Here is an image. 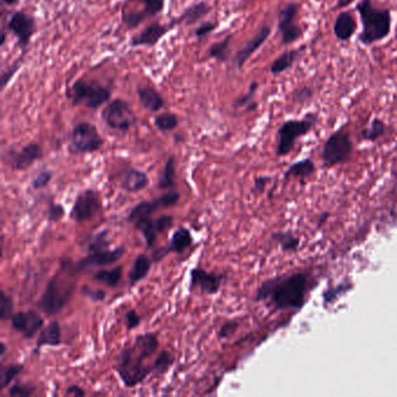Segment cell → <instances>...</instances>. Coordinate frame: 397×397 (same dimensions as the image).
I'll return each instance as SVG.
<instances>
[{"label": "cell", "mask_w": 397, "mask_h": 397, "mask_svg": "<svg viewBox=\"0 0 397 397\" xmlns=\"http://www.w3.org/2000/svg\"><path fill=\"white\" fill-rule=\"evenodd\" d=\"M300 12V4L290 3L285 8L278 12V28L281 34V41L285 46H289L291 43L300 40L303 29L297 23V16Z\"/></svg>", "instance_id": "obj_13"}, {"label": "cell", "mask_w": 397, "mask_h": 397, "mask_svg": "<svg viewBox=\"0 0 397 397\" xmlns=\"http://www.w3.org/2000/svg\"><path fill=\"white\" fill-rule=\"evenodd\" d=\"M154 123L158 131L166 133V132H171L178 128V125H180V118L175 113L166 111V112L158 113V116H155Z\"/></svg>", "instance_id": "obj_34"}, {"label": "cell", "mask_w": 397, "mask_h": 397, "mask_svg": "<svg viewBox=\"0 0 397 397\" xmlns=\"http://www.w3.org/2000/svg\"><path fill=\"white\" fill-rule=\"evenodd\" d=\"M11 324L12 328L21 333L26 339H32L43 330L45 320L39 313L28 310L14 313L12 317Z\"/></svg>", "instance_id": "obj_19"}, {"label": "cell", "mask_w": 397, "mask_h": 397, "mask_svg": "<svg viewBox=\"0 0 397 397\" xmlns=\"http://www.w3.org/2000/svg\"><path fill=\"white\" fill-rule=\"evenodd\" d=\"M103 204H101V195L98 191L93 189H86L78 193L75 203H73L70 218L77 221L83 223L88 221L101 213Z\"/></svg>", "instance_id": "obj_11"}, {"label": "cell", "mask_w": 397, "mask_h": 397, "mask_svg": "<svg viewBox=\"0 0 397 397\" xmlns=\"http://www.w3.org/2000/svg\"><path fill=\"white\" fill-rule=\"evenodd\" d=\"M23 55H21V58H18L16 62H13L11 66H8L6 69L1 73V80H0V88H1V91H4L8 85L10 84V82L13 80V77L16 76V73L19 71L20 68L23 66Z\"/></svg>", "instance_id": "obj_41"}, {"label": "cell", "mask_w": 397, "mask_h": 397, "mask_svg": "<svg viewBox=\"0 0 397 397\" xmlns=\"http://www.w3.org/2000/svg\"><path fill=\"white\" fill-rule=\"evenodd\" d=\"M152 263L153 260L148 255L140 254L136 256L128 274L132 285H135L147 278V275L151 272Z\"/></svg>", "instance_id": "obj_29"}, {"label": "cell", "mask_w": 397, "mask_h": 397, "mask_svg": "<svg viewBox=\"0 0 397 397\" xmlns=\"http://www.w3.org/2000/svg\"><path fill=\"white\" fill-rule=\"evenodd\" d=\"M125 252H126L125 247L119 246L115 250H105V251L96 252V253H89L77 263V269L83 272V270H89L97 267L112 266L123 258Z\"/></svg>", "instance_id": "obj_20"}, {"label": "cell", "mask_w": 397, "mask_h": 397, "mask_svg": "<svg viewBox=\"0 0 397 397\" xmlns=\"http://www.w3.org/2000/svg\"><path fill=\"white\" fill-rule=\"evenodd\" d=\"M13 315H14L13 298L5 291H1L0 293V320L3 322H8L12 320Z\"/></svg>", "instance_id": "obj_40"}, {"label": "cell", "mask_w": 397, "mask_h": 397, "mask_svg": "<svg viewBox=\"0 0 397 397\" xmlns=\"http://www.w3.org/2000/svg\"><path fill=\"white\" fill-rule=\"evenodd\" d=\"M158 336L147 332L135 338L133 346L120 352L115 370L125 386L128 388L138 386L152 372H154L153 365L146 366L143 361L158 352Z\"/></svg>", "instance_id": "obj_2"}, {"label": "cell", "mask_w": 397, "mask_h": 397, "mask_svg": "<svg viewBox=\"0 0 397 397\" xmlns=\"http://www.w3.org/2000/svg\"><path fill=\"white\" fill-rule=\"evenodd\" d=\"M82 293L84 295L85 297L90 298L91 301L96 302H103L105 298H106V293L103 290H93L90 288L89 285H83L82 288Z\"/></svg>", "instance_id": "obj_47"}, {"label": "cell", "mask_w": 397, "mask_h": 397, "mask_svg": "<svg viewBox=\"0 0 397 397\" xmlns=\"http://www.w3.org/2000/svg\"><path fill=\"white\" fill-rule=\"evenodd\" d=\"M175 178H176V158L173 155H170L169 158H167L163 171L160 173L158 189H171L176 185Z\"/></svg>", "instance_id": "obj_30"}, {"label": "cell", "mask_w": 397, "mask_h": 397, "mask_svg": "<svg viewBox=\"0 0 397 397\" xmlns=\"http://www.w3.org/2000/svg\"><path fill=\"white\" fill-rule=\"evenodd\" d=\"M238 328V323L235 322H228V323H225L219 331V338H228L231 336L232 333H234L235 328Z\"/></svg>", "instance_id": "obj_50"}, {"label": "cell", "mask_w": 397, "mask_h": 397, "mask_svg": "<svg viewBox=\"0 0 397 397\" xmlns=\"http://www.w3.org/2000/svg\"><path fill=\"white\" fill-rule=\"evenodd\" d=\"M104 145V139L101 138L96 126L88 121L73 125L70 132L69 146L68 151L73 155H84L95 153L101 149Z\"/></svg>", "instance_id": "obj_7"}, {"label": "cell", "mask_w": 397, "mask_h": 397, "mask_svg": "<svg viewBox=\"0 0 397 397\" xmlns=\"http://www.w3.org/2000/svg\"><path fill=\"white\" fill-rule=\"evenodd\" d=\"M211 11H213V6L204 0H202L200 3H196V4L185 8L181 16L170 23V26L173 27L176 25H181V23H184L185 26H193V25L200 23L201 20L205 19L211 13Z\"/></svg>", "instance_id": "obj_23"}, {"label": "cell", "mask_w": 397, "mask_h": 397, "mask_svg": "<svg viewBox=\"0 0 397 397\" xmlns=\"http://www.w3.org/2000/svg\"><path fill=\"white\" fill-rule=\"evenodd\" d=\"M101 119L111 130L121 133H128L136 123V116L131 104L123 98L108 101L101 111Z\"/></svg>", "instance_id": "obj_8"}, {"label": "cell", "mask_w": 397, "mask_h": 397, "mask_svg": "<svg viewBox=\"0 0 397 397\" xmlns=\"http://www.w3.org/2000/svg\"><path fill=\"white\" fill-rule=\"evenodd\" d=\"M258 89V82L251 83L250 88H248V91H247L245 95H243V96H240L238 99H235L234 103H233V108H245L247 105L251 104L252 101H254L255 93H256Z\"/></svg>", "instance_id": "obj_42"}, {"label": "cell", "mask_w": 397, "mask_h": 397, "mask_svg": "<svg viewBox=\"0 0 397 397\" xmlns=\"http://www.w3.org/2000/svg\"><path fill=\"white\" fill-rule=\"evenodd\" d=\"M231 43L232 35H228L224 40H221L219 43H213V46L208 48V58H213L220 63L228 62Z\"/></svg>", "instance_id": "obj_33"}, {"label": "cell", "mask_w": 397, "mask_h": 397, "mask_svg": "<svg viewBox=\"0 0 397 397\" xmlns=\"http://www.w3.org/2000/svg\"><path fill=\"white\" fill-rule=\"evenodd\" d=\"M149 183V178L143 170L130 168L123 173L120 185L128 193H138L145 189Z\"/></svg>", "instance_id": "obj_25"}, {"label": "cell", "mask_w": 397, "mask_h": 397, "mask_svg": "<svg viewBox=\"0 0 397 397\" xmlns=\"http://www.w3.org/2000/svg\"><path fill=\"white\" fill-rule=\"evenodd\" d=\"M111 246V240L108 238V231L99 232L96 235H93V239L90 240L88 245V253H96V252L105 251Z\"/></svg>", "instance_id": "obj_38"}, {"label": "cell", "mask_w": 397, "mask_h": 397, "mask_svg": "<svg viewBox=\"0 0 397 397\" xmlns=\"http://www.w3.org/2000/svg\"><path fill=\"white\" fill-rule=\"evenodd\" d=\"M225 280V275L206 272L203 268H193L190 272V289L200 290L205 295H216Z\"/></svg>", "instance_id": "obj_16"}, {"label": "cell", "mask_w": 397, "mask_h": 397, "mask_svg": "<svg viewBox=\"0 0 397 397\" xmlns=\"http://www.w3.org/2000/svg\"><path fill=\"white\" fill-rule=\"evenodd\" d=\"M353 153V143L348 132L338 130L328 136L322 151V160L325 168L341 165L350 160Z\"/></svg>", "instance_id": "obj_9"}, {"label": "cell", "mask_w": 397, "mask_h": 397, "mask_svg": "<svg viewBox=\"0 0 397 397\" xmlns=\"http://www.w3.org/2000/svg\"><path fill=\"white\" fill-rule=\"evenodd\" d=\"M171 28L173 27L170 25H163L158 21L149 23L145 29L140 32L139 34L134 35L132 38L130 46L132 48L155 47L161 41L165 35L168 34V32Z\"/></svg>", "instance_id": "obj_22"}, {"label": "cell", "mask_w": 397, "mask_h": 397, "mask_svg": "<svg viewBox=\"0 0 397 397\" xmlns=\"http://www.w3.org/2000/svg\"><path fill=\"white\" fill-rule=\"evenodd\" d=\"M136 95L139 98L140 104L143 105V108H146L149 112H158L166 106V101L163 95L151 85L138 86Z\"/></svg>", "instance_id": "obj_24"}, {"label": "cell", "mask_w": 397, "mask_h": 397, "mask_svg": "<svg viewBox=\"0 0 397 397\" xmlns=\"http://www.w3.org/2000/svg\"><path fill=\"white\" fill-rule=\"evenodd\" d=\"M125 3H141L143 5V10L140 11H132L128 8H123L121 11V20L123 25L128 29H135L143 23L145 20L158 16L163 13L166 8V0H126Z\"/></svg>", "instance_id": "obj_12"}, {"label": "cell", "mask_w": 397, "mask_h": 397, "mask_svg": "<svg viewBox=\"0 0 397 397\" xmlns=\"http://www.w3.org/2000/svg\"><path fill=\"white\" fill-rule=\"evenodd\" d=\"M256 108H258V103L256 101H252L251 104L246 106L247 112H253Z\"/></svg>", "instance_id": "obj_54"}, {"label": "cell", "mask_w": 397, "mask_h": 397, "mask_svg": "<svg viewBox=\"0 0 397 397\" xmlns=\"http://www.w3.org/2000/svg\"><path fill=\"white\" fill-rule=\"evenodd\" d=\"M275 241H278L281 245L282 248L287 252H296L301 245L300 239L291 234L289 232H278L273 234Z\"/></svg>", "instance_id": "obj_36"}, {"label": "cell", "mask_w": 397, "mask_h": 397, "mask_svg": "<svg viewBox=\"0 0 397 397\" xmlns=\"http://www.w3.org/2000/svg\"><path fill=\"white\" fill-rule=\"evenodd\" d=\"M4 4L8 5V6H13V5H16L19 3L20 0H1Z\"/></svg>", "instance_id": "obj_55"}, {"label": "cell", "mask_w": 397, "mask_h": 397, "mask_svg": "<svg viewBox=\"0 0 397 397\" xmlns=\"http://www.w3.org/2000/svg\"><path fill=\"white\" fill-rule=\"evenodd\" d=\"M269 180L270 178H266V176H261V178H256V180H255L254 189H253V191H255V190L263 191L265 185L267 184V182L269 181Z\"/></svg>", "instance_id": "obj_52"}, {"label": "cell", "mask_w": 397, "mask_h": 397, "mask_svg": "<svg viewBox=\"0 0 397 397\" xmlns=\"http://www.w3.org/2000/svg\"><path fill=\"white\" fill-rule=\"evenodd\" d=\"M180 197L181 196L178 191H168L158 198H155L153 201L141 202L132 208L131 213L128 215V220L131 223H134L136 220L151 217L160 208H171L173 205L178 204Z\"/></svg>", "instance_id": "obj_15"}, {"label": "cell", "mask_w": 397, "mask_h": 397, "mask_svg": "<svg viewBox=\"0 0 397 397\" xmlns=\"http://www.w3.org/2000/svg\"><path fill=\"white\" fill-rule=\"evenodd\" d=\"M34 393V387L27 383H14L8 390L10 397H29Z\"/></svg>", "instance_id": "obj_43"}, {"label": "cell", "mask_w": 397, "mask_h": 397, "mask_svg": "<svg viewBox=\"0 0 397 397\" xmlns=\"http://www.w3.org/2000/svg\"><path fill=\"white\" fill-rule=\"evenodd\" d=\"M140 320H140V316L136 313V311L135 310H130L126 313V325H128V331L138 328L140 325Z\"/></svg>", "instance_id": "obj_49"}, {"label": "cell", "mask_w": 397, "mask_h": 397, "mask_svg": "<svg viewBox=\"0 0 397 397\" xmlns=\"http://www.w3.org/2000/svg\"><path fill=\"white\" fill-rule=\"evenodd\" d=\"M112 91L97 81H86L78 78L67 88L66 97L73 105H84L90 110H97L111 101Z\"/></svg>", "instance_id": "obj_5"}, {"label": "cell", "mask_w": 397, "mask_h": 397, "mask_svg": "<svg viewBox=\"0 0 397 397\" xmlns=\"http://www.w3.org/2000/svg\"><path fill=\"white\" fill-rule=\"evenodd\" d=\"M316 171V165L311 158H304L302 161L293 163L285 171V178H305Z\"/></svg>", "instance_id": "obj_31"}, {"label": "cell", "mask_w": 397, "mask_h": 397, "mask_svg": "<svg viewBox=\"0 0 397 397\" xmlns=\"http://www.w3.org/2000/svg\"><path fill=\"white\" fill-rule=\"evenodd\" d=\"M357 12L363 25V31L359 34V41L370 46L386 39L392 31V12L388 8H375L372 0H361L357 5Z\"/></svg>", "instance_id": "obj_3"}, {"label": "cell", "mask_w": 397, "mask_h": 397, "mask_svg": "<svg viewBox=\"0 0 397 397\" xmlns=\"http://www.w3.org/2000/svg\"><path fill=\"white\" fill-rule=\"evenodd\" d=\"M5 28L8 34L16 38L21 54H26L31 45L32 38L38 31V23L34 16L23 11L13 12L8 18V25Z\"/></svg>", "instance_id": "obj_10"}, {"label": "cell", "mask_w": 397, "mask_h": 397, "mask_svg": "<svg viewBox=\"0 0 397 397\" xmlns=\"http://www.w3.org/2000/svg\"><path fill=\"white\" fill-rule=\"evenodd\" d=\"M304 49L305 47L302 46L300 48H296V49H290V51H285V53H282L270 66L272 75L278 76V75H281L287 70H289Z\"/></svg>", "instance_id": "obj_28"}, {"label": "cell", "mask_w": 397, "mask_h": 397, "mask_svg": "<svg viewBox=\"0 0 397 397\" xmlns=\"http://www.w3.org/2000/svg\"><path fill=\"white\" fill-rule=\"evenodd\" d=\"M23 366L21 363H11L0 368V389L8 388L14 378L23 372Z\"/></svg>", "instance_id": "obj_35"}, {"label": "cell", "mask_w": 397, "mask_h": 397, "mask_svg": "<svg viewBox=\"0 0 397 397\" xmlns=\"http://www.w3.org/2000/svg\"><path fill=\"white\" fill-rule=\"evenodd\" d=\"M47 213H48V220L58 221L64 216V208L61 204H51L47 210Z\"/></svg>", "instance_id": "obj_48"}, {"label": "cell", "mask_w": 397, "mask_h": 397, "mask_svg": "<svg viewBox=\"0 0 397 397\" xmlns=\"http://www.w3.org/2000/svg\"><path fill=\"white\" fill-rule=\"evenodd\" d=\"M318 121L315 113H309L303 119H290L282 123L278 132V156H285L293 151L297 139L308 134Z\"/></svg>", "instance_id": "obj_6"}, {"label": "cell", "mask_w": 397, "mask_h": 397, "mask_svg": "<svg viewBox=\"0 0 397 397\" xmlns=\"http://www.w3.org/2000/svg\"><path fill=\"white\" fill-rule=\"evenodd\" d=\"M217 27H218V23H213V21H205V23H201L198 27L193 32V35L198 41H201L202 39H204L206 36L213 33L216 31Z\"/></svg>", "instance_id": "obj_44"}, {"label": "cell", "mask_w": 397, "mask_h": 397, "mask_svg": "<svg viewBox=\"0 0 397 397\" xmlns=\"http://www.w3.org/2000/svg\"><path fill=\"white\" fill-rule=\"evenodd\" d=\"M385 133H386V123H383L381 119L375 118L370 123V128L363 130L361 136H363V139L367 140V141H375L378 138H381Z\"/></svg>", "instance_id": "obj_37"}, {"label": "cell", "mask_w": 397, "mask_h": 397, "mask_svg": "<svg viewBox=\"0 0 397 397\" xmlns=\"http://www.w3.org/2000/svg\"><path fill=\"white\" fill-rule=\"evenodd\" d=\"M5 353H6V345L4 343H1V358L4 357Z\"/></svg>", "instance_id": "obj_56"}, {"label": "cell", "mask_w": 397, "mask_h": 397, "mask_svg": "<svg viewBox=\"0 0 397 397\" xmlns=\"http://www.w3.org/2000/svg\"><path fill=\"white\" fill-rule=\"evenodd\" d=\"M311 288L313 280L305 273L275 276L261 283L255 301H268L275 310L301 309Z\"/></svg>", "instance_id": "obj_1"}, {"label": "cell", "mask_w": 397, "mask_h": 397, "mask_svg": "<svg viewBox=\"0 0 397 397\" xmlns=\"http://www.w3.org/2000/svg\"><path fill=\"white\" fill-rule=\"evenodd\" d=\"M43 158V147L38 143H29L20 149H8L3 154V160L8 167L14 170H26L33 163Z\"/></svg>", "instance_id": "obj_14"}, {"label": "cell", "mask_w": 397, "mask_h": 397, "mask_svg": "<svg viewBox=\"0 0 397 397\" xmlns=\"http://www.w3.org/2000/svg\"><path fill=\"white\" fill-rule=\"evenodd\" d=\"M355 31H357V21L354 16H352L350 12H340L333 25V33L336 35L337 39L341 43H346L352 39Z\"/></svg>", "instance_id": "obj_26"}, {"label": "cell", "mask_w": 397, "mask_h": 397, "mask_svg": "<svg viewBox=\"0 0 397 397\" xmlns=\"http://www.w3.org/2000/svg\"><path fill=\"white\" fill-rule=\"evenodd\" d=\"M62 343V330L60 323L53 320L43 331L40 332L36 341V350L43 346H58Z\"/></svg>", "instance_id": "obj_27"}, {"label": "cell", "mask_w": 397, "mask_h": 397, "mask_svg": "<svg viewBox=\"0 0 397 397\" xmlns=\"http://www.w3.org/2000/svg\"><path fill=\"white\" fill-rule=\"evenodd\" d=\"M69 266H62L61 269L47 283L46 289L38 302V306L48 316H54L67 306L75 293L73 276L67 274Z\"/></svg>", "instance_id": "obj_4"}, {"label": "cell", "mask_w": 397, "mask_h": 397, "mask_svg": "<svg viewBox=\"0 0 397 397\" xmlns=\"http://www.w3.org/2000/svg\"><path fill=\"white\" fill-rule=\"evenodd\" d=\"M354 0H337V10H343V8H347L348 5H351Z\"/></svg>", "instance_id": "obj_53"}, {"label": "cell", "mask_w": 397, "mask_h": 397, "mask_svg": "<svg viewBox=\"0 0 397 397\" xmlns=\"http://www.w3.org/2000/svg\"><path fill=\"white\" fill-rule=\"evenodd\" d=\"M66 394L68 395V396H85L84 390L82 389L81 387L80 386H70L69 388L67 389Z\"/></svg>", "instance_id": "obj_51"}, {"label": "cell", "mask_w": 397, "mask_h": 397, "mask_svg": "<svg viewBox=\"0 0 397 397\" xmlns=\"http://www.w3.org/2000/svg\"><path fill=\"white\" fill-rule=\"evenodd\" d=\"M134 228L143 235L146 240L147 246H154L156 238L167 230H169L173 224V217L171 215H163L156 219H152L151 217L136 220L133 223Z\"/></svg>", "instance_id": "obj_17"}, {"label": "cell", "mask_w": 397, "mask_h": 397, "mask_svg": "<svg viewBox=\"0 0 397 397\" xmlns=\"http://www.w3.org/2000/svg\"><path fill=\"white\" fill-rule=\"evenodd\" d=\"M123 267H115L112 269H101L93 274V278L98 283H103L110 288H116L123 278Z\"/></svg>", "instance_id": "obj_32"}, {"label": "cell", "mask_w": 397, "mask_h": 397, "mask_svg": "<svg viewBox=\"0 0 397 397\" xmlns=\"http://www.w3.org/2000/svg\"><path fill=\"white\" fill-rule=\"evenodd\" d=\"M173 360H175L173 355L169 351L163 350L160 352V354L153 363V370L158 374H165L169 370L170 367L173 366Z\"/></svg>", "instance_id": "obj_39"}, {"label": "cell", "mask_w": 397, "mask_h": 397, "mask_svg": "<svg viewBox=\"0 0 397 397\" xmlns=\"http://www.w3.org/2000/svg\"><path fill=\"white\" fill-rule=\"evenodd\" d=\"M396 68H397V62H396Z\"/></svg>", "instance_id": "obj_57"}, {"label": "cell", "mask_w": 397, "mask_h": 397, "mask_svg": "<svg viewBox=\"0 0 397 397\" xmlns=\"http://www.w3.org/2000/svg\"><path fill=\"white\" fill-rule=\"evenodd\" d=\"M53 178V173L49 170H43L36 176V178L32 182V185L34 189H43L47 184L51 181Z\"/></svg>", "instance_id": "obj_46"}, {"label": "cell", "mask_w": 397, "mask_h": 397, "mask_svg": "<svg viewBox=\"0 0 397 397\" xmlns=\"http://www.w3.org/2000/svg\"><path fill=\"white\" fill-rule=\"evenodd\" d=\"M270 33H272L270 26L263 25V27L258 29V33L253 36V39L250 40L246 46L241 48L239 51H237L233 62L238 69H243L247 61L266 43L267 40L270 36Z\"/></svg>", "instance_id": "obj_21"}, {"label": "cell", "mask_w": 397, "mask_h": 397, "mask_svg": "<svg viewBox=\"0 0 397 397\" xmlns=\"http://www.w3.org/2000/svg\"><path fill=\"white\" fill-rule=\"evenodd\" d=\"M313 97V91L311 88L303 86L301 89L296 90L293 95V99L296 104H304L306 101H311Z\"/></svg>", "instance_id": "obj_45"}, {"label": "cell", "mask_w": 397, "mask_h": 397, "mask_svg": "<svg viewBox=\"0 0 397 397\" xmlns=\"http://www.w3.org/2000/svg\"><path fill=\"white\" fill-rule=\"evenodd\" d=\"M193 234L189 231V228L181 226L173 232L171 239H170L169 243H167L166 246L158 248L156 251H154L152 255V260H153V263H160L170 253L182 254L193 245Z\"/></svg>", "instance_id": "obj_18"}]
</instances>
